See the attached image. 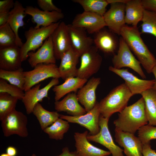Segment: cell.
Listing matches in <instances>:
<instances>
[{"mask_svg": "<svg viewBox=\"0 0 156 156\" xmlns=\"http://www.w3.org/2000/svg\"><path fill=\"white\" fill-rule=\"evenodd\" d=\"M150 143L149 142L143 144V156H156V152L152 149Z\"/></svg>", "mask_w": 156, "mask_h": 156, "instance_id": "cell-41", "label": "cell"}, {"mask_svg": "<svg viewBox=\"0 0 156 156\" xmlns=\"http://www.w3.org/2000/svg\"><path fill=\"white\" fill-rule=\"evenodd\" d=\"M25 83L23 88L26 91L40 82L50 78H60L58 67L55 64H39L33 69L24 72Z\"/></svg>", "mask_w": 156, "mask_h": 156, "instance_id": "cell-6", "label": "cell"}, {"mask_svg": "<svg viewBox=\"0 0 156 156\" xmlns=\"http://www.w3.org/2000/svg\"><path fill=\"white\" fill-rule=\"evenodd\" d=\"M100 115L99 103L97 101L93 109L85 114L77 116L60 114V118L69 122L79 125L89 131L88 134L94 135L97 134L100 130L99 124Z\"/></svg>", "mask_w": 156, "mask_h": 156, "instance_id": "cell-10", "label": "cell"}, {"mask_svg": "<svg viewBox=\"0 0 156 156\" xmlns=\"http://www.w3.org/2000/svg\"><path fill=\"white\" fill-rule=\"evenodd\" d=\"M138 137L142 144L149 142L156 139V127L148 124L141 127L138 131Z\"/></svg>", "mask_w": 156, "mask_h": 156, "instance_id": "cell-38", "label": "cell"}, {"mask_svg": "<svg viewBox=\"0 0 156 156\" xmlns=\"http://www.w3.org/2000/svg\"><path fill=\"white\" fill-rule=\"evenodd\" d=\"M101 80L99 77H93L77 92L79 102L84 106L87 112L92 109L97 102L96 91Z\"/></svg>", "mask_w": 156, "mask_h": 156, "instance_id": "cell-19", "label": "cell"}, {"mask_svg": "<svg viewBox=\"0 0 156 156\" xmlns=\"http://www.w3.org/2000/svg\"><path fill=\"white\" fill-rule=\"evenodd\" d=\"M1 121L5 136L8 137L14 134L23 138L28 136L27 118L23 112L15 109L7 114Z\"/></svg>", "mask_w": 156, "mask_h": 156, "instance_id": "cell-5", "label": "cell"}, {"mask_svg": "<svg viewBox=\"0 0 156 156\" xmlns=\"http://www.w3.org/2000/svg\"><path fill=\"white\" fill-rule=\"evenodd\" d=\"M113 67L120 69L127 67L136 72L143 79L146 78L140 65V63L136 59L131 50L122 37L119 40V45L117 53L112 60Z\"/></svg>", "mask_w": 156, "mask_h": 156, "instance_id": "cell-7", "label": "cell"}, {"mask_svg": "<svg viewBox=\"0 0 156 156\" xmlns=\"http://www.w3.org/2000/svg\"><path fill=\"white\" fill-rule=\"evenodd\" d=\"M73 1L80 5L84 11L96 13L103 16L109 4L107 0H73Z\"/></svg>", "mask_w": 156, "mask_h": 156, "instance_id": "cell-32", "label": "cell"}, {"mask_svg": "<svg viewBox=\"0 0 156 156\" xmlns=\"http://www.w3.org/2000/svg\"><path fill=\"white\" fill-rule=\"evenodd\" d=\"M0 156H9L6 153H3L1 154Z\"/></svg>", "mask_w": 156, "mask_h": 156, "instance_id": "cell-47", "label": "cell"}, {"mask_svg": "<svg viewBox=\"0 0 156 156\" xmlns=\"http://www.w3.org/2000/svg\"><path fill=\"white\" fill-rule=\"evenodd\" d=\"M115 138L116 141L123 148L126 156H143V144L134 134L115 129Z\"/></svg>", "mask_w": 156, "mask_h": 156, "instance_id": "cell-15", "label": "cell"}, {"mask_svg": "<svg viewBox=\"0 0 156 156\" xmlns=\"http://www.w3.org/2000/svg\"><path fill=\"white\" fill-rule=\"evenodd\" d=\"M109 119L100 115L99 121V132L94 135L88 133L87 136V140L89 141L99 143L105 147L110 152L112 156H125L123 153V150L114 142L108 128Z\"/></svg>", "mask_w": 156, "mask_h": 156, "instance_id": "cell-9", "label": "cell"}, {"mask_svg": "<svg viewBox=\"0 0 156 156\" xmlns=\"http://www.w3.org/2000/svg\"><path fill=\"white\" fill-rule=\"evenodd\" d=\"M98 50L95 46H92L80 56V64L76 77L88 80L98 72L102 61Z\"/></svg>", "mask_w": 156, "mask_h": 156, "instance_id": "cell-8", "label": "cell"}, {"mask_svg": "<svg viewBox=\"0 0 156 156\" xmlns=\"http://www.w3.org/2000/svg\"><path fill=\"white\" fill-rule=\"evenodd\" d=\"M10 12H0V27L8 23Z\"/></svg>", "mask_w": 156, "mask_h": 156, "instance_id": "cell-43", "label": "cell"}, {"mask_svg": "<svg viewBox=\"0 0 156 156\" xmlns=\"http://www.w3.org/2000/svg\"><path fill=\"white\" fill-rule=\"evenodd\" d=\"M114 124L115 129L133 134L141 127L148 124L143 98L141 97L119 112L118 117L114 121Z\"/></svg>", "mask_w": 156, "mask_h": 156, "instance_id": "cell-2", "label": "cell"}, {"mask_svg": "<svg viewBox=\"0 0 156 156\" xmlns=\"http://www.w3.org/2000/svg\"><path fill=\"white\" fill-rule=\"evenodd\" d=\"M57 156H79L76 151L74 152L70 151L68 147H66L63 148L62 153Z\"/></svg>", "mask_w": 156, "mask_h": 156, "instance_id": "cell-44", "label": "cell"}, {"mask_svg": "<svg viewBox=\"0 0 156 156\" xmlns=\"http://www.w3.org/2000/svg\"><path fill=\"white\" fill-rule=\"evenodd\" d=\"M79 102L77 94L70 93L67 94L61 100L55 101V109L57 112H66L72 116L85 114L87 112Z\"/></svg>", "mask_w": 156, "mask_h": 156, "instance_id": "cell-25", "label": "cell"}, {"mask_svg": "<svg viewBox=\"0 0 156 156\" xmlns=\"http://www.w3.org/2000/svg\"><path fill=\"white\" fill-rule=\"evenodd\" d=\"M87 131L82 133L75 132L74 134L76 151L79 156H108L111 154L106 151L97 147L91 144L87 140Z\"/></svg>", "mask_w": 156, "mask_h": 156, "instance_id": "cell-22", "label": "cell"}, {"mask_svg": "<svg viewBox=\"0 0 156 156\" xmlns=\"http://www.w3.org/2000/svg\"><path fill=\"white\" fill-rule=\"evenodd\" d=\"M67 26L71 47L80 56L92 46L93 39L87 35L83 29L71 24Z\"/></svg>", "mask_w": 156, "mask_h": 156, "instance_id": "cell-20", "label": "cell"}, {"mask_svg": "<svg viewBox=\"0 0 156 156\" xmlns=\"http://www.w3.org/2000/svg\"><path fill=\"white\" fill-rule=\"evenodd\" d=\"M32 113L36 117L42 130L53 124L60 118V115L56 111L46 110L39 103L35 106Z\"/></svg>", "mask_w": 156, "mask_h": 156, "instance_id": "cell-30", "label": "cell"}, {"mask_svg": "<svg viewBox=\"0 0 156 156\" xmlns=\"http://www.w3.org/2000/svg\"><path fill=\"white\" fill-rule=\"evenodd\" d=\"M24 91L18 86L8 83L6 81L0 78V93H7L22 100L25 95Z\"/></svg>", "mask_w": 156, "mask_h": 156, "instance_id": "cell-37", "label": "cell"}, {"mask_svg": "<svg viewBox=\"0 0 156 156\" xmlns=\"http://www.w3.org/2000/svg\"><path fill=\"white\" fill-rule=\"evenodd\" d=\"M23 69L14 70H6L0 69V78L8 82L10 84L16 86L23 90L25 78Z\"/></svg>", "mask_w": 156, "mask_h": 156, "instance_id": "cell-33", "label": "cell"}, {"mask_svg": "<svg viewBox=\"0 0 156 156\" xmlns=\"http://www.w3.org/2000/svg\"><path fill=\"white\" fill-rule=\"evenodd\" d=\"M25 8L18 1L15 2L14 6L9 12L8 23L15 34L16 45L21 48L23 44L18 34V29L25 25L23 19L26 15Z\"/></svg>", "mask_w": 156, "mask_h": 156, "instance_id": "cell-26", "label": "cell"}, {"mask_svg": "<svg viewBox=\"0 0 156 156\" xmlns=\"http://www.w3.org/2000/svg\"><path fill=\"white\" fill-rule=\"evenodd\" d=\"M152 73L153 74L155 78V83L152 88L156 91V66L153 68Z\"/></svg>", "mask_w": 156, "mask_h": 156, "instance_id": "cell-46", "label": "cell"}, {"mask_svg": "<svg viewBox=\"0 0 156 156\" xmlns=\"http://www.w3.org/2000/svg\"><path fill=\"white\" fill-rule=\"evenodd\" d=\"M108 69L124 80L125 83L133 95L141 94L145 91L152 88L155 83V79L146 80L139 78L129 72L127 69H118L112 66Z\"/></svg>", "mask_w": 156, "mask_h": 156, "instance_id": "cell-12", "label": "cell"}, {"mask_svg": "<svg viewBox=\"0 0 156 156\" xmlns=\"http://www.w3.org/2000/svg\"><path fill=\"white\" fill-rule=\"evenodd\" d=\"M144 9L141 0H128L125 4V23L137 27L139 22L142 21Z\"/></svg>", "mask_w": 156, "mask_h": 156, "instance_id": "cell-28", "label": "cell"}, {"mask_svg": "<svg viewBox=\"0 0 156 156\" xmlns=\"http://www.w3.org/2000/svg\"><path fill=\"white\" fill-rule=\"evenodd\" d=\"M79 57V55L72 47L64 54L58 67L60 78L64 81L69 78L76 77L77 66Z\"/></svg>", "mask_w": 156, "mask_h": 156, "instance_id": "cell-23", "label": "cell"}, {"mask_svg": "<svg viewBox=\"0 0 156 156\" xmlns=\"http://www.w3.org/2000/svg\"><path fill=\"white\" fill-rule=\"evenodd\" d=\"M142 2L144 9L156 11V0H142Z\"/></svg>", "mask_w": 156, "mask_h": 156, "instance_id": "cell-42", "label": "cell"}, {"mask_svg": "<svg viewBox=\"0 0 156 156\" xmlns=\"http://www.w3.org/2000/svg\"><path fill=\"white\" fill-rule=\"evenodd\" d=\"M141 34H151L156 37V11L144 9Z\"/></svg>", "mask_w": 156, "mask_h": 156, "instance_id": "cell-34", "label": "cell"}, {"mask_svg": "<svg viewBox=\"0 0 156 156\" xmlns=\"http://www.w3.org/2000/svg\"><path fill=\"white\" fill-rule=\"evenodd\" d=\"M31 156H37L35 154H33Z\"/></svg>", "mask_w": 156, "mask_h": 156, "instance_id": "cell-48", "label": "cell"}, {"mask_svg": "<svg viewBox=\"0 0 156 156\" xmlns=\"http://www.w3.org/2000/svg\"><path fill=\"white\" fill-rule=\"evenodd\" d=\"M141 34L137 27L126 25L122 29L120 35L147 73L150 74L156 66V59L145 44Z\"/></svg>", "mask_w": 156, "mask_h": 156, "instance_id": "cell-1", "label": "cell"}, {"mask_svg": "<svg viewBox=\"0 0 156 156\" xmlns=\"http://www.w3.org/2000/svg\"><path fill=\"white\" fill-rule=\"evenodd\" d=\"M133 96L125 83L118 85L99 103L100 115L109 118L113 114L120 112L127 106Z\"/></svg>", "mask_w": 156, "mask_h": 156, "instance_id": "cell-3", "label": "cell"}, {"mask_svg": "<svg viewBox=\"0 0 156 156\" xmlns=\"http://www.w3.org/2000/svg\"><path fill=\"white\" fill-rule=\"evenodd\" d=\"M59 82L58 78H52L43 88L40 89L41 85L39 83L25 92V95L22 101L27 114H29L32 113L33 109L37 103L42 101L45 98H48L49 90L52 87L58 85Z\"/></svg>", "mask_w": 156, "mask_h": 156, "instance_id": "cell-11", "label": "cell"}, {"mask_svg": "<svg viewBox=\"0 0 156 156\" xmlns=\"http://www.w3.org/2000/svg\"><path fill=\"white\" fill-rule=\"evenodd\" d=\"M28 55V62L32 68L39 64H55L56 59L51 36L36 51H30Z\"/></svg>", "mask_w": 156, "mask_h": 156, "instance_id": "cell-18", "label": "cell"}, {"mask_svg": "<svg viewBox=\"0 0 156 156\" xmlns=\"http://www.w3.org/2000/svg\"><path fill=\"white\" fill-rule=\"evenodd\" d=\"M88 80L77 77L68 78L62 84L55 86L52 90L55 94V101L72 92H76L83 86Z\"/></svg>", "mask_w": 156, "mask_h": 156, "instance_id": "cell-27", "label": "cell"}, {"mask_svg": "<svg viewBox=\"0 0 156 156\" xmlns=\"http://www.w3.org/2000/svg\"><path fill=\"white\" fill-rule=\"evenodd\" d=\"M69 128V122L59 118L43 131L48 135L50 139L59 140L63 138L64 134L68 131Z\"/></svg>", "mask_w": 156, "mask_h": 156, "instance_id": "cell-31", "label": "cell"}, {"mask_svg": "<svg viewBox=\"0 0 156 156\" xmlns=\"http://www.w3.org/2000/svg\"><path fill=\"white\" fill-rule=\"evenodd\" d=\"M56 60H60L71 47L67 25L60 22L51 35Z\"/></svg>", "mask_w": 156, "mask_h": 156, "instance_id": "cell-16", "label": "cell"}, {"mask_svg": "<svg viewBox=\"0 0 156 156\" xmlns=\"http://www.w3.org/2000/svg\"><path fill=\"white\" fill-rule=\"evenodd\" d=\"M125 4L120 2L111 3L109 9L103 16L106 26L112 32L119 35L122 29L126 25Z\"/></svg>", "mask_w": 156, "mask_h": 156, "instance_id": "cell-13", "label": "cell"}, {"mask_svg": "<svg viewBox=\"0 0 156 156\" xmlns=\"http://www.w3.org/2000/svg\"><path fill=\"white\" fill-rule=\"evenodd\" d=\"M113 33L103 29L95 33L93 39L95 46L105 53H114L118 47L119 41Z\"/></svg>", "mask_w": 156, "mask_h": 156, "instance_id": "cell-24", "label": "cell"}, {"mask_svg": "<svg viewBox=\"0 0 156 156\" xmlns=\"http://www.w3.org/2000/svg\"><path fill=\"white\" fill-rule=\"evenodd\" d=\"M37 3L39 7L43 11L62 12L61 10L55 5L52 0H38Z\"/></svg>", "mask_w": 156, "mask_h": 156, "instance_id": "cell-39", "label": "cell"}, {"mask_svg": "<svg viewBox=\"0 0 156 156\" xmlns=\"http://www.w3.org/2000/svg\"><path fill=\"white\" fill-rule=\"evenodd\" d=\"M18 99L4 92L0 93V120L15 109Z\"/></svg>", "mask_w": 156, "mask_h": 156, "instance_id": "cell-35", "label": "cell"}, {"mask_svg": "<svg viewBox=\"0 0 156 156\" xmlns=\"http://www.w3.org/2000/svg\"><path fill=\"white\" fill-rule=\"evenodd\" d=\"M16 45L15 34L8 23L0 27V48Z\"/></svg>", "mask_w": 156, "mask_h": 156, "instance_id": "cell-36", "label": "cell"}, {"mask_svg": "<svg viewBox=\"0 0 156 156\" xmlns=\"http://www.w3.org/2000/svg\"><path fill=\"white\" fill-rule=\"evenodd\" d=\"M141 94L144 101L148 124L156 126V91L151 88L143 92Z\"/></svg>", "mask_w": 156, "mask_h": 156, "instance_id": "cell-29", "label": "cell"}, {"mask_svg": "<svg viewBox=\"0 0 156 156\" xmlns=\"http://www.w3.org/2000/svg\"><path fill=\"white\" fill-rule=\"evenodd\" d=\"M60 22L59 21L49 26L42 27L38 28L31 27L25 31L26 41L20 48L22 62L27 59L29 52H35L42 45L45 40L51 35Z\"/></svg>", "mask_w": 156, "mask_h": 156, "instance_id": "cell-4", "label": "cell"}, {"mask_svg": "<svg viewBox=\"0 0 156 156\" xmlns=\"http://www.w3.org/2000/svg\"><path fill=\"white\" fill-rule=\"evenodd\" d=\"M20 48L16 45L0 48V69L14 70L22 68Z\"/></svg>", "mask_w": 156, "mask_h": 156, "instance_id": "cell-21", "label": "cell"}, {"mask_svg": "<svg viewBox=\"0 0 156 156\" xmlns=\"http://www.w3.org/2000/svg\"><path fill=\"white\" fill-rule=\"evenodd\" d=\"M6 152L9 156H16L17 153L16 149L11 146H9L6 148Z\"/></svg>", "mask_w": 156, "mask_h": 156, "instance_id": "cell-45", "label": "cell"}, {"mask_svg": "<svg viewBox=\"0 0 156 156\" xmlns=\"http://www.w3.org/2000/svg\"><path fill=\"white\" fill-rule=\"evenodd\" d=\"M25 12L26 15L31 16L33 21L36 24L34 27L36 28L49 26L59 22L64 17L62 12L44 11L31 6H27Z\"/></svg>", "mask_w": 156, "mask_h": 156, "instance_id": "cell-17", "label": "cell"}, {"mask_svg": "<svg viewBox=\"0 0 156 156\" xmlns=\"http://www.w3.org/2000/svg\"><path fill=\"white\" fill-rule=\"evenodd\" d=\"M14 3L13 0L0 1V12H10L13 8Z\"/></svg>", "mask_w": 156, "mask_h": 156, "instance_id": "cell-40", "label": "cell"}, {"mask_svg": "<svg viewBox=\"0 0 156 156\" xmlns=\"http://www.w3.org/2000/svg\"><path fill=\"white\" fill-rule=\"evenodd\" d=\"M71 24L86 30L89 34H95L106 26L103 16L85 11L77 14Z\"/></svg>", "mask_w": 156, "mask_h": 156, "instance_id": "cell-14", "label": "cell"}]
</instances>
